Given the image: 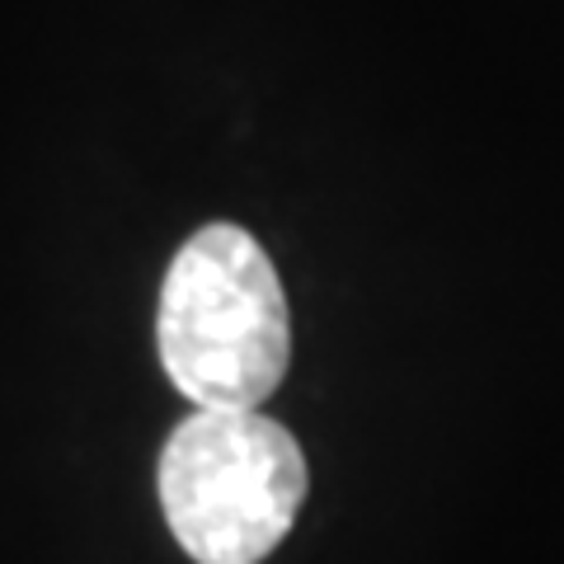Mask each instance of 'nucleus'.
<instances>
[{"label": "nucleus", "mask_w": 564, "mask_h": 564, "mask_svg": "<svg viewBox=\"0 0 564 564\" xmlns=\"http://www.w3.org/2000/svg\"><path fill=\"white\" fill-rule=\"evenodd\" d=\"M161 367L198 410H259L292 362V315L273 259L231 221L193 231L161 282Z\"/></svg>", "instance_id": "nucleus-1"}, {"label": "nucleus", "mask_w": 564, "mask_h": 564, "mask_svg": "<svg viewBox=\"0 0 564 564\" xmlns=\"http://www.w3.org/2000/svg\"><path fill=\"white\" fill-rule=\"evenodd\" d=\"M302 443L259 410H198L161 452V508L198 564H259L306 499Z\"/></svg>", "instance_id": "nucleus-2"}]
</instances>
